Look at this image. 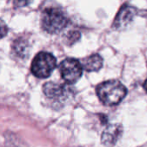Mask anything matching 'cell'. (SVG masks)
<instances>
[{
    "mask_svg": "<svg viewBox=\"0 0 147 147\" xmlns=\"http://www.w3.org/2000/svg\"><path fill=\"white\" fill-rule=\"evenodd\" d=\"M41 28L50 34L60 33L69 23V18L60 6H47L41 13Z\"/></svg>",
    "mask_w": 147,
    "mask_h": 147,
    "instance_id": "1",
    "label": "cell"
},
{
    "mask_svg": "<svg viewBox=\"0 0 147 147\" xmlns=\"http://www.w3.org/2000/svg\"><path fill=\"white\" fill-rule=\"evenodd\" d=\"M96 93L101 102L106 106L119 104L127 96V88L117 80H109L100 84Z\"/></svg>",
    "mask_w": 147,
    "mask_h": 147,
    "instance_id": "2",
    "label": "cell"
},
{
    "mask_svg": "<svg viewBox=\"0 0 147 147\" xmlns=\"http://www.w3.org/2000/svg\"><path fill=\"white\" fill-rule=\"evenodd\" d=\"M56 64V58L52 53L40 52L32 61L31 71L38 78H47L55 69Z\"/></svg>",
    "mask_w": 147,
    "mask_h": 147,
    "instance_id": "3",
    "label": "cell"
},
{
    "mask_svg": "<svg viewBox=\"0 0 147 147\" xmlns=\"http://www.w3.org/2000/svg\"><path fill=\"white\" fill-rule=\"evenodd\" d=\"M83 69L82 64L73 58H67L59 65L61 77L68 84H74L78 81L83 74Z\"/></svg>",
    "mask_w": 147,
    "mask_h": 147,
    "instance_id": "4",
    "label": "cell"
},
{
    "mask_svg": "<svg viewBox=\"0 0 147 147\" xmlns=\"http://www.w3.org/2000/svg\"><path fill=\"white\" fill-rule=\"evenodd\" d=\"M139 15V9L129 4V3H124L121 9H119L115 21L113 22V28L115 29H122L126 28L127 25H129L134 18Z\"/></svg>",
    "mask_w": 147,
    "mask_h": 147,
    "instance_id": "5",
    "label": "cell"
},
{
    "mask_svg": "<svg viewBox=\"0 0 147 147\" xmlns=\"http://www.w3.org/2000/svg\"><path fill=\"white\" fill-rule=\"evenodd\" d=\"M43 91L47 97L54 100H65L70 94V88L65 84H58L53 82H49L44 84Z\"/></svg>",
    "mask_w": 147,
    "mask_h": 147,
    "instance_id": "6",
    "label": "cell"
},
{
    "mask_svg": "<svg viewBox=\"0 0 147 147\" xmlns=\"http://www.w3.org/2000/svg\"><path fill=\"white\" fill-rule=\"evenodd\" d=\"M122 134V127L121 125L113 124L105 128L102 134V142L107 146H114Z\"/></svg>",
    "mask_w": 147,
    "mask_h": 147,
    "instance_id": "7",
    "label": "cell"
},
{
    "mask_svg": "<svg viewBox=\"0 0 147 147\" xmlns=\"http://www.w3.org/2000/svg\"><path fill=\"white\" fill-rule=\"evenodd\" d=\"M12 50L14 53L19 58H25L28 55L30 50V41L28 36L20 35L15 39L12 43Z\"/></svg>",
    "mask_w": 147,
    "mask_h": 147,
    "instance_id": "8",
    "label": "cell"
},
{
    "mask_svg": "<svg viewBox=\"0 0 147 147\" xmlns=\"http://www.w3.org/2000/svg\"><path fill=\"white\" fill-rule=\"evenodd\" d=\"M103 65V59L99 54H92L83 60V68L87 71H97Z\"/></svg>",
    "mask_w": 147,
    "mask_h": 147,
    "instance_id": "9",
    "label": "cell"
},
{
    "mask_svg": "<svg viewBox=\"0 0 147 147\" xmlns=\"http://www.w3.org/2000/svg\"><path fill=\"white\" fill-rule=\"evenodd\" d=\"M80 36H81V34L78 31H76V30L70 31L69 33H67V35H66L67 44L68 45L74 44L76 41H78L80 39Z\"/></svg>",
    "mask_w": 147,
    "mask_h": 147,
    "instance_id": "10",
    "label": "cell"
},
{
    "mask_svg": "<svg viewBox=\"0 0 147 147\" xmlns=\"http://www.w3.org/2000/svg\"><path fill=\"white\" fill-rule=\"evenodd\" d=\"M34 0H13V4L15 8H22L30 5Z\"/></svg>",
    "mask_w": 147,
    "mask_h": 147,
    "instance_id": "11",
    "label": "cell"
},
{
    "mask_svg": "<svg viewBox=\"0 0 147 147\" xmlns=\"http://www.w3.org/2000/svg\"><path fill=\"white\" fill-rule=\"evenodd\" d=\"M144 89H145V90L147 92V79H146V81L144 83Z\"/></svg>",
    "mask_w": 147,
    "mask_h": 147,
    "instance_id": "12",
    "label": "cell"
}]
</instances>
